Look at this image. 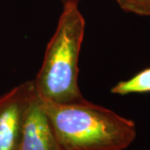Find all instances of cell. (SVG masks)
Returning a JSON list of instances; mask_svg holds the SVG:
<instances>
[{"instance_id": "cell-1", "label": "cell", "mask_w": 150, "mask_h": 150, "mask_svg": "<svg viewBox=\"0 0 150 150\" xmlns=\"http://www.w3.org/2000/svg\"><path fill=\"white\" fill-rule=\"evenodd\" d=\"M40 102L62 150H124L137 137L134 120L87 99Z\"/></svg>"}, {"instance_id": "cell-2", "label": "cell", "mask_w": 150, "mask_h": 150, "mask_svg": "<svg viewBox=\"0 0 150 150\" xmlns=\"http://www.w3.org/2000/svg\"><path fill=\"white\" fill-rule=\"evenodd\" d=\"M85 31V20L78 2L64 3L41 68L33 79L41 99L56 103L85 100L79 86V58Z\"/></svg>"}, {"instance_id": "cell-3", "label": "cell", "mask_w": 150, "mask_h": 150, "mask_svg": "<svg viewBox=\"0 0 150 150\" xmlns=\"http://www.w3.org/2000/svg\"><path fill=\"white\" fill-rule=\"evenodd\" d=\"M35 95L31 80L0 96V150H18L25 115Z\"/></svg>"}, {"instance_id": "cell-4", "label": "cell", "mask_w": 150, "mask_h": 150, "mask_svg": "<svg viewBox=\"0 0 150 150\" xmlns=\"http://www.w3.org/2000/svg\"><path fill=\"white\" fill-rule=\"evenodd\" d=\"M18 150H62L37 93L28 108Z\"/></svg>"}, {"instance_id": "cell-5", "label": "cell", "mask_w": 150, "mask_h": 150, "mask_svg": "<svg viewBox=\"0 0 150 150\" xmlns=\"http://www.w3.org/2000/svg\"><path fill=\"white\" fill-rule=\"evenodd\" d=\"M110 92L112 94L120 96L150 93V68L140 71L127 80L118 82Z\"/></svg>"}, {"instance_id": "cell-6", "label": "cell", "mask_w": 150, "mask_h": 150, "mask_svg": "<svg viewBox=\"0 0 150 150\" xmlns=\"http://www.w3.org/2000/svg\"><path fill=\"white\" fill-rule=\"evenodd\" d=\"M123 10L139 16H150V0H115Z\"/></svg>"}, {"instance_id": "cell-7", "label": "cell", "mask_w": 150, "mask_h": 150, "mask_svg": "<svg viewBox=\"0 0 150 150\" xmlns=\"http://www.w3.org/2000/svg\"><path fill=\"white\" fill-rule=\"evenodd\" d=\"M64 3H66V2H69V1H75V2H79V0H62Z\"/></svg>"}]
</instances>
